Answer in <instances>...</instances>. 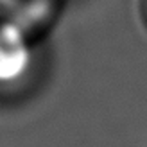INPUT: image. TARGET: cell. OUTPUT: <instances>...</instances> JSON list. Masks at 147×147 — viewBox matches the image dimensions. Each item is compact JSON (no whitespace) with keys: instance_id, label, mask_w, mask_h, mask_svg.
<instances>
[{"instance_id":"2","label":"cell","mask_w":147,"mask_h":147,"mask_svg":"<svg viewBox=\"0 0 147 147\" xmlns=\"http://www.w3.org/2000/svg\"><path fill=\"white\" fill-rule=\"evenodd\" d=\"M27 38L20 29L0 24V84L14 83L27 72L31 63Z\"/></svg>"},{"instance_id":"1","label":"cell","mask_w":147,"mask_h":147,"mask_svg":"<svg viewBox=\"0 0 147 147\" xmlns=\"http://www.w3.org/2000/svg\"><path fill=\"white\" fill-rule=\"evenodd\" d=\"M63 0H0V24L34 34L47 27Z\"/></svg>"},{"instance_id":"3","label":"cell","mask_w":147,"mask_h":147,"mask_svg":"<svg viewBox=\"0 0 147 147\" xmlns=\"http://www.w3.org/2000/svg\"><path fill=\"white\" fill-rule=\"evenodd\" d=\"M140 14H142V20L147 27V0H140Z\"/></svg>"}]
</instances>
